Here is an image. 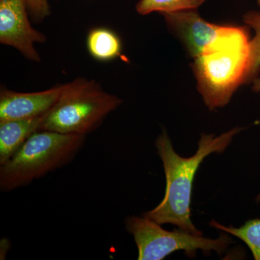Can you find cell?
I'll use <instances>...</instances> for the list:
<instances>
[{"instance_id": "obj_9", "label": "cell", "mask_w": 260, "mask_h": 260, "mask_svg": "<svg viewBox=\"0 0 260 260\" xmlns=\"http://www.w3.org/2000/svg\"><path fill=\"white\" fill-rule=\"evenodd\" d=\"M44 115L0 122V166L8 161L30 137L39 131Z\"/></svg>"}, {"instance_id": "obj_15", "label": "cell", "mask_w": 260, "mask_h": 260, "mask_svg": "<svg viewBox=\"0 0 260 260\" xmlns=\"http://www.w3.org/2000/svg\"><path fill=\"white\" fill-rule=\"evenodd\" d=\"M253 84H254V85H253V88H254V90H256V91H259L260 90V78L259 77H258V78H256L255 80L253 81ZM256 200H257V202H259L260 203V194L258 195L257 198H256Z\"/></svg>"}, {"instance_id": "obj_11", "label": "cell", "mask_w": 260, "mask_h": 260, "mask_svg": "<svg viewBox=\"0 0 260 260\" xmlns=\"http://www.w3.org/2000/svg\"><path fill=\"white\" fill-rule=\"evenodd\" d=\"M205 0H140L136 5V10L140 15L152 13H177L184 10H197Z\"/></svg>"}, {"instance_id": "obj_14", "label": "cell", "mask_w": 260, "mask_h": 260, "mask_svg": "<svg viewBox=\"0 0 260 260\" xmlns=\"http://www.w3.org/2000/svg\"><path fill=\"white\" fill-rule=\"evenodd\" d=\"M25 2L36 21H42L50 14L48 0H25Z\"/></svg>"}, {"instance_id": "obj_6", "label": "cell", "mask_w": 260, "mask_h": 260, "mask_svg": "<svg viewBox=\"0 0 260 260\" xmlns=\"http://www.w3.org/2000/svg\"><path fill=\"white\" fill-rule=\"evenodd\" d=\"M25 0H0V42L18 49L26 59L41 60L36 43H44V34L30 25Z\"/></svg>"}, {"instance_id": "obj_1", "label": "cell", "mask_w": 260, "mask_h": 260, "mask_svg": "<svg viewBox=\"0 0 260 260\" xmlns=\"http://www.w3.org/2000/svg\"><path fill=\"white\" fill-rule=\"evenodd\" d=\"M241 130L234 128L217 137L202 135L198 151L189 158H183L176 153L167 133L159 135L155 147L164 166L167 187L161 203L143 216L160 225L172 224L190 234L203 236L191 220V195L195 174L208 155L223 153Z\"/></svg>"}, {"instance_id": "obj_12", "label": "cell", "mask_w": 260, "mask_h": 260, "mask_svg": "<svg viewBox=\"0 0 260 260\" xmlns=\"http://www.w3.org/2000/svg\"><path fill=\"white\" fill-rule=\"evenodd\" d=\"M210 224L215 229L232 234L245 242L250 249L254 259L260 260V219L249 220L240 228L226 227L215 220H212Z\"/></svg>"}, {"instance_id": "obj_8", "label": "cell", "mask_w": 260, "mask_h": 260, "mask_svg": "<svg viewBox=\"0 0 260 260\" xmlns=\"http://www.w3.org/2000/svg\"><path fill=\"white\" fill-rule=\"evenodd\" d=\"M65 87L66 84L32 93H20L2 88L0 122L44 115L59 100Z\"/></svg>"}, {"instance_id": "obj_7", "label": "cell", "mask_w": 260, "mask_h": 260, "mask_svg": "<svg viewBox=\"0 0 260 260\" xmlns=\"http://www.w3.org/2000/svg\"><path fill=\"white\" fill-rule=\"evenodd\" d=\"M162 15L169 28L181 39L193 59L202 55L233 27L209 23L196 10Z\"/></svg>"}, {"instance_id": "obj_16", "label": "cell", "mask_w": 260, "mask_h": 260, "mask_svg": "<svg viewBox=\"0 0 260 260\" xmlns=\"http://www.w3.org/2000/svg\"><path fill=\"white\" fill-rule=\"evenodd\" d=\"M256 2H257L258 6H259L260 11V0H256Z\"/></svg>"}, {"instance_id": "obj_3", "label": "cell", "mask_w": 260, "mask_h": 260, "mask_svg": "<svg viewBox=\"0 0 260 260\" xmlns=\"http://www.w3.org/2000/svg\"><path fill=\"white\" fill-rule=\"evenodd\" d=\"M85 135L41 130L0 166V189L15 190L69 164L83 147Z\"/></svg>"}, {"instance_id": "obj_4", "label": "cell", "mask_w": 260, "mask_h": 260, "mask_svg": "<svg viewBox=\"0 0 260 260\" xmlns=\"http://www.w3.org/2000/svg\"><path fill=\"white\" fill-rule=\"evenodd\" d=\"M121 103V99L104 91L94 80L77 78L66 83L59 100L44 115L39 131L86 136Z\"/></svg>"}, {"instance_id": "obj_10", "label": "cell", "mask_w": 260, "mask_h": 260, "mask_svg": "<svg viewBox=\"0 0 260 260\" xmlns=\"http://www.w3.org/2000/svg\"><path fill=\"white\" fill-rule=\"evenodd\" d=\"M87 49L96 60H113L120 55L121 42L114 30L104 27L91 29L87 37Z\"/></svg>"}, {"instance_id": "obj_5", "label": "cell", "mask_w": 260, "mask_h": 260, "mask_svg": "<svg viewBox=\"0 0 260 260\" xmlns=\"http://www.w3.org/2000/svg\"><path fill=\"white\" fill-rule=\"evenodd\" d=\"M126 230L134 237L139 260H161L172 253L184 251L188 256H194L198 249L221 254L232 243L227 234L217 239L194 235L185 231L169 232L160 224L143 217L130 216L125 219Z\"/></svg>"}, {"instance_id": "obj_2", "label": "cell", "mask_w": 260, "mask_h": 260, "mask_svg": "<svg viewBox=\"0 0 260 260\" xmlns=\"http://www.w3.org/2000/svg\"><path fill=\"white\" fill-rule=\"evenodd\" d=\"M249 30L233 25L230 31L194 59L198 90L210 110L225 107L241 85L251 83Z\"/></svg>"}, {"instance_id": "obj_13", "label": "cell", "mask_w": 260, "mask_h": 260, "mask_svg": "<svg viewBox=\"0 0 260 260\" xmlns=\"http://www.w3.org/2000/svg\"><path fill=\"white\" fill-rule=\"evenodd\" d=\"M243 20L254 31V37L251 40L250 77L253 83L259 77L260 71V11L247 12Z\"/></svg>"}]
</instances>
